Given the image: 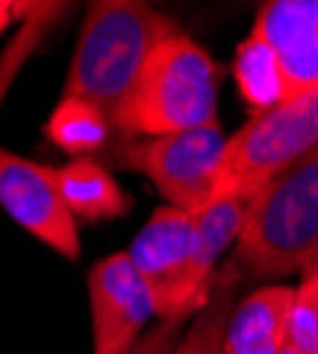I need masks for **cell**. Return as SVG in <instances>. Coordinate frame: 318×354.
<instances>
[{
    "label": "cell",
    "instance_id": "cell-7",
    "mask_svg": "<svg viewBox=\"0 0 318 354\" xmlns=\"http://www.w3.org/2000/svg\"><path fill=\"white\" fill-rule=\"evenodd\" d=\"M193 216L177 207H159L136 232L128 258L151 289L159 320H188L193 306L188 301Z\"/></svg>",
    "mask_w": 318,
    "mask_h": 354
},
{
    "label": "cell",
    "instance_id": "cell-10",
    "mask_svg": "<svg viewBox=\"0 0 318 354\" xmlns=\"http://www.w3.org/2000/svg\"><path fill=\"white\" fill-rule=\"evenodd\" d=\"M253 196L247 193H224L211 201L199 216H193V239H191V270H188V301L193 312H202L211 301V283L219 258L230 244H239L245 218Z\"/></svg>",
    "mask_w": 318,
    "mask_h": 354
},
{
    "label": "cell",
    "instance_id": "cell-4",
    "mask_svg": "<svg viewBox=\"0 0 318 354\" xmlns=\"http://www.w3.org/2000/svg\"><path fill=\"white\" fill-rule=\"evenodd\" d=\"M318 147V88L253 120L227 139L222 193H262L276 176Z\"/></svg>",
    "mask_w": 318,
    "mask_h": 354
},
{
    "label": "cell",
    "instance_id": "cell-1",
    "mask_svg": "<svg viewBox=\"0 0 318 354\" xmlns=\"http://www.w3.org/2000/svg\"><path fill=\"white\" fill-rule=\"evenodd\" d=\"M179 35L173 17L142 0H94L63 85V100L89 102L114 125L151 51Z\"/></svg>",
    "mask_w": 318,
    "mask_h": 354
},
{
    "label": "cell",
    "instance_id": "cell-12",
    "mask_svg": "<svg viewBox=\"0 0 318 354\" xmlns=\"http://www.w3.org/2000/svg\"><path fill=\"white\" fill-rule=\"evenodd\" d=\"M57 185H60L63 201L74 218L94 224L123 218L131 210V196L103 165L91 159H74L57 167Z\"/></svg>",
    "mask_w": 318,
    "mask_h": 354
},
{
    "label": "cell",
    "instance_id": "cell-18",
    "mask_svg": "<svg viewBox=\"0 0 318 354\" xmlns=\"http://www.w3.org/2000/svg\"><path fill=\"white\" fill-rule=\"evenodd\" d=\"M182 323L185 320H159L154 329H148L125 354H170L182 340Z\"/></svg>",
    "mask_w": 318,
    "mask_h": 354
},
{
    "label": "cell",
    "instance_id": "cell-11",
    "mask_svg": "<svg viewBox=\"0 0 318 354\" xmlns=\"http://www.w3.org/2000/svg\"><path fill=\"white\" fill-rule=\"evenodd\" d=\"M296 286L267 283L233 309L224 354H281L290 343V309Z\"/></svg>",
    "mask_w": 318,
    "mask_h": 354
},
{
    "label": "cell",
    "instance_id": "cell-21",
    "mask_svg": "<svg viewBox=\"0 0 318 354\" xmlns=\"http://www.w3.org/2000/svg\"><path fill=\"white\" fill-rule=\"evenodd\" d=\"M312 270H318V255H315V258H312V263H310V267H307V270H304V272H312Z\"/></svg>",
    "mask_w": 318,
    "mask_h": 354
},
{
    "label": "cell",
    "instance_id": "cell-9",
    "mask_svg": "<svg viewBox=\"0 0 318 354\" xmlns=\"http://www.w3.org/2000/svg\"><path fill=\"white\" fill-rule=\"evenodd\" d=\"M284 68L290 100L318 88V0H270L253 23Z\"/></svg>",
    "mask_w": 318,
    "mask_h": 354
},
{
    "label": "cell",
    "instance_id": "cell-16",
    "mask_svg": "<svg viewBox=\"0 0 318 354\" xmlns=\"http://www.w3.org/2000/svg\"><path fill=\"white\" fill-rule=\"evenodd\" d=\"M233 309V281L219 283L170 354H224V337Z\"/></svg>",
    "mask_w": 318,
    "mask_h": 354
},
{
    "label": "cell",
    "instance_id": "cell-2",
    "mask_svg": "<svg viewBox=\"0 0 318 354\" xmlns=\"http://www.w3.org/2000/svg\"><path fill=\"white\" fill-rule=\"evenodd\" d=\"M216 108L219 68L213 57L179 32L151 51L114 128L125 136L157 139L216 122Z\"/></svg>",
    "mask_w": 318,
    "mask_h": 354
},
{
    "label": "cell",
    "instance_id": "cell-20",
    "mask_svg": "<svg viewBox=\"0 0 318 354\" xmlns=\"http://www.w3.org/2000/svg\"><path fill=\"white\" fill-rule=\"evenodd\" d=\"M281 354H304V351H299V348H296V346H293V343H287V346H284V351H281Z\"/></svg>",
    "mask_w": 318,
    "mask_h": 354
},
{
    "label": "cell",
    "instance_id": "cell-3",
    "mask_svg": "<svg viewBox=\"0 0 318 354\" xmlns=\"http://www.w3.org/2000/svg\"><path fill=\"white\" fill-rule=\"evenodd\" d=\"M318 255V147L250 201L236 261L256 278H287Z\"/></svg>",
    "mask_w": 318,
    "mask_h": 354
},
{
    "label": "cell",
    "instance_id": "cell-5",
    "mask_svg": "<svg viewBox=\"0 0 318 354\" xmlns=\"http://www.w3.org/2000/svg\"><path fill=\"white\" fill-rule=\"evenodd\" d=\"M227 136L219 122L157 136L131 151L134 170L145 173L168 207L199 216L222 193Z\"/></svg>",
    "mask_w": 318,
    "mask_h": 354
},
{
    "label": "cell",
    "instance_id": "cell-15",
    "mask_svg": "<svg viewBox=\"0 0 318 354\" xmlns=\"http://www.w3.org/2000/svg\"><path fill=\"white\" fill-rule=\"evenodd\" d=\"M63 12H66L63 3H37V9L20 23L15 37L6 43L3 51H0V108H3L15 80L20 77L23 66L28 63V57L40 48L43 37L48 35V28L60 20Z\"/></svg>",
    "mask_w": 318,
    "mask_h": 354
},
{
    "label": "cell",
    "instance_id": "cell-17",
    "mask_svg": "<svg viewBox=\"0 0 318 354\" xmlns=\"http://www.w3.org/2000/svg\"><path fill=\"white\" fill-rule=\"evenodd\" d=\"M290 343L304 354H318V270L304 272L290 309Z\"/></svg>",
    "mask_w": 318,
    "mask_h": 354
},
{
    "label": "cell",
    "instance_id": "cell-13",
    "mask_svg": "<svg viewBox=\"0 0 318 354\" xmlns=\"http://www.w3.org/2000/svg\"><path fill=\"white\" fill-rule=\"evenodd\" d=\"M233 80L253 116H262L290 100V88H287L279 54L256 32H250L236 48Z\"/></svg>",
    "mask_w": 318,
    "mask_h": 354
},
{
    "label": "cell",
    "instance_id": "cell-8",
    "mask_svg": "<svg viewBox=\"0 0 318 354\" xmlns=\"http://www.w3.org/2000/svg\"><path fill=\"white\" fill-rule=\"evenodd\" d=\"M89 309L94 354H125L157 315L151 289L128 252L100 258L89 272Z\"/></svg>",
    "mask_w": 318,
    "mask_h": 354
},
{
    "label": "cell",
    "instance_id": "cell-14",
    "mask_svg": "<svg viewBox=\"0 0 318 354\" xmlns=\"http://www.w3.org/2000/svg\"><path fill=\"white\" fill-rule=\"evenodd\" d=\"M111 122L103 111L80 100H60L46 122V136L71 156H89L108 142Z\"/></svg>",
    "mask_w": 318,
    "mask_h": 354
},
{
    "label": "cell",
    "instance_id": "cell-6",
    "mask_svg": "<svg viewBox=\"0 0 318 354\" xmlns=\"http://www.w3.org/2000/svg\"><path fill=\"white\" fill-rule=\"evenodd\" d=\"M0 207L57 255L69 261L80 258L77 218L63 201L57 167L0 147Z\"/></svg>",
    "mask_w": 318,
    "mask_h": 354
},
{
    "label": "cell",
    "instance_id": "cell-19",
    "mask_svg": "<svg viewBox=\"0 0 318 354\" xmlns=\"http://www.w3.org/2000/svg\"><path fill=\"white\" fill-rule=\"evenodd\" d=\"M37 9V3H17V0H0V35L15 23V20H26Z\"/></svg>",
    "mask_w": 318,
    "mask_h": 354
}]
</instances>
